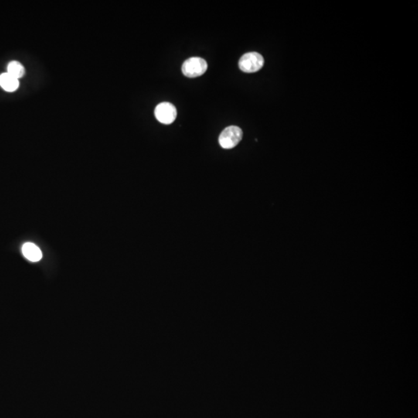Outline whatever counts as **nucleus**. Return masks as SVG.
Here are the masks:
<instances>
[{"instance_id": "nucleus-3", "label": "nucleus", "mask_w": 418, "mask_h": 418, "mask_svg": "<svg viewBox=\"0 0 418 418\" xmlns=\"http://www.w3.org/2000/svg\"><path fill=\"white\" fill-rule=\"evenodd\" d=\"M242 138V130L236 126L226 127L219 136V142L224 149H232L240 143Z\"/></svg>"}, {"instance_id": "nucleus-6", "label": "nucleus", "mask_w": 418, "mask_h": 418, "mask_svg": "<svg viewBox=\"0 0 418 418\" xmlns=\"http://www.w3.org/2000/svg\"><path fill=\"white\" fill-rule=\"evenodd\" d=\"M0 86L7 92L12 93L19 88V81L7 72L0 75Z\"/></svg>"}, {"instance_id": "nucleus-4", "label": "nucleus", "mask_w": 418, "mask_h": 418, "mask_svg": "<svg viewBox=\"0 0 418 418\" xmlns=\"http://www.w3.org/2000/svg\"><path fill=\"white\" fill-rule=\"evenodd\" d=\"M156 118L163 124L169 125L176 120V108L170 103H161L156 107L154 111Z\"/></svg>"}, {"instance_id": "nucleus-5", "label": "nucleus", "mask_w": 418, "mask_h": 418, "mask_svg": "<svg viewBox=\"0 0 418 418\" xmlns=\"http://www.w3.org/2000/svg\"><path fill=\"white\" fill-rule=\"evenodd\" d=\"M24 256L30 261L38 262L42 259V253L38 246L32 242H27L22 246Z\"/></svg>"}, {"instance_id": "nucleus-1", "label": "nucleus", "mask_w": 418, "mask_h": 418, "mask_svg": "<svg viewBox=\"0 0 418 418\" xmlns=\"http://www.w3.org/2000/svg\"><path fill=\"white\" fill-rule=\"evenodd\" d=\"M264 65V58L257 52H249L241 57L239 62V69L245 73L259 72Z\"/></svg>"}, {"instance_id": "nucleus-7", "label": "nucleus", "mask_w": 418, "mask_h": 418, "mask_svg": "<svg viewBox=\"0 0 418 418\" xmlns=\"http://www.w3.org/2000/svg\"><path fill=\"white\" fill-rule=\"evenodd\" d=\"M24 68L21 63L18 62H11L7 67V73L11 75L15 79H19L22 78L24 75Z\"/></svg>"}, {"instance_id": "nucleus-2", "label": "nucleus", "mask_w": 418, "mask_h": 418, "mask_svg": "<svg viewBox=\"0 0 418 418\" xmlns=\"http://www.w3.org/2000/svg\"><path fill=\"white\" fill-rule=\"evenodd\" d=\"M208 69L206 61L202 58H188L182 65V73L188 78H197L202 76Z\"/></svg>"}]
</instances>
